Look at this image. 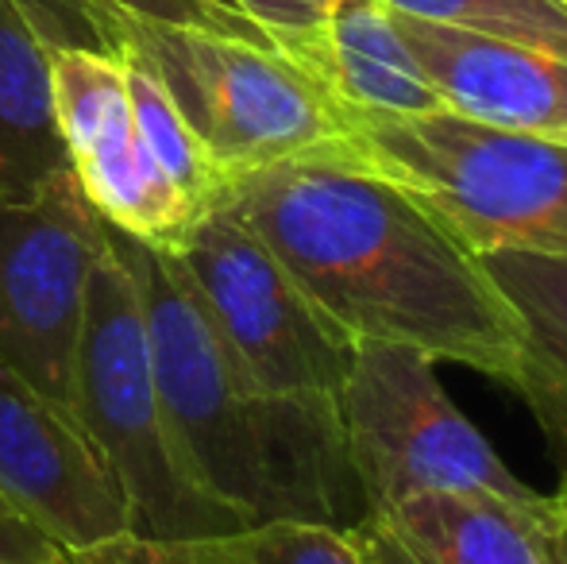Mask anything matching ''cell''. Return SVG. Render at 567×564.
Returning a JSON list of instances; mask_svg holds the SVG:
<instances>
[{
  "label": "cell",
  "mask_w": 567,
  "mask_h": 564,
  "mask_svg": "<svg viewBox=\"0 0 567 564\" xmlns=\"http://www.w3.org/2000/svg\"><path fill=\"white\" fill-rule=\"evenodd\" d=\"M225 205L351 340L402 345L509 387L522 321L506 294L444 221L351 151L231 178Z\"/></svg>",
  "instance_id": "cell-1"
},
{
  "label": "cell",
  "mask_w": 567,
  "mask_h": 564,
  "mask_svg": "<svg viewBox=\"0 0 567 564\" xmlns=\"http://www.w3.org/2000/svg\"><path fill=\"white\" fill-rule=\"evenodd\" d=\"M132 275L166 425L189 475L259 522H324L351 530L367 514L337 402L278 399L251 383L174 252L105 225Z\"/></svg>",
  "instance_id": "cell-2"
},
{
  "label": "cell",
  "mask_w": 567,
  "mask_h": 564,
  "mask_svg": "<svg viewBox=\"0 0 567 564\" xmlns=\"http://www.w3.org/2000/svg\"><path fill=\"white\" fill-rule=\"evenodd\" d=\"M74 418L113 468L135 545L202 542L247 526L189 475L174 444L151 371L140 294L109 248V236L85 283Z\"/></svg>",
  "instance_id": "cell-3"
},
{
  "label": "cell",
  "mask_w": 567,
  "mask_h": 564,
  "mask_svg": "<svg viewBox=\"0 0 567 564\" xmlns=\"http://www.w3.org/2000/svg\"><path fill=\"white\" fill-rule=\"evenodd\" d=\"M351 155L410 189L475 256L567 252V143L455 113L348 116Z\"/></svg>",
  "instance_id": "cell-4"
},
{
  "label": "cell",
  "mask_w": 567,
  "mask_h": 564,
  "mask_svg": "<svg viewBox=\"0 0 567 564\" xmlns=\"http://www.w3.org/2000/svg\"><path fill=\"white\" fill-rule=\"evenodd\" d=\"M120 51L166 85L225 182L351 151L343 109L278 47L120 16Z\"/></svg>",
  "instance_id": "cell-5"
},
{
  "label": "cell",
  "mask_w": 567,
  "mask_h": 564,
  "mask_svg": "<svg viewBox=\"0 0 567 564\" xmlns=\"http://www.w3.org/2000/svg\"><path fill=\"white\" fill-rule=\"evenodd\" d=\"M337 410L367 514L425 491L540 495L502 464L494 444L444 394L433 360L413 348L359 340Z\"/></svg>",
  "instance_id": "cell-6"
},
{
  "label": "cell",
  "mask_w": 567,
  "mask_h": 564,
  "mask_svg": "<svg viewBox=\"0 0 567 564\" xmlns=\"http://www.w3.org/2000/svg\"><path fill=\"white\" fill-rule=\"evenodd\" d=\"M174 256L259 391L337 402L359 340L301 290L231 205L205 213Z\"/></svg>",
  "instance_id": "cell-7"
},
{
  "label": "cell",
  "mask_w": 567,
  "mask_h": 564,
  "mask_svg": "<svg viewBox=\"0 0 567 564\" xmlns=\"http://www.w3.org/2000/svg\"><path fill=\"white\" fill-rule=\"evenodd\" d=\"M105 248L74 174L31 202H0V363L74 414L85 283Z\"/></svg>",
  "instance_id": "cell-8"
},
{
  "label": "cell",
  "mask_w": 567,
  "mask_h": 564,
  "mask_svg": "<svg viewBox=\"0 0 567 564\" xmlns=\"http://www.w3.org/2000/svg\"><path fill=\"white\" fill-rule=\"evenodd\" d=\"M51 82L59 136L85 202L116 233L178 252L202 217L147 151L120 54L54 47Z\"/></svg>",
  "instance_id": "cell-9"
},
{
  "label": "cell",
  "mask_w": 567,
  "mask_h": 564,
  "mask_svg": "<svg viewBox=\"0 0 567 564\" xmlns=\"http://www.w3.org/2000/svg\"><path fill=\"white\" fill-rule=\"evenodd\" d=\"M0 499L62 550L101 553L127 537L120 483L70 410L0 363Z\"/></svg>",
  "instance_id": "cell-10"
},
{
  "label": "cell",
  "mask_w": 567,
  "mask_h": 564,
  "mask_svg": "<svg viewBox=\"0 0 567 564\" xmlns=\"http://www.w3.org/2000/svg\"><path fill=\"white\" fill-rule=\"evenodd\" d=\"M394 20L449 113L567 143V59L413 16Z\"/></svg>",
  "instance_id": "cell-11"
},
{
  "label": "cell",
  "mask_w": 567,
  "mask_h": 564,
  "mask_svg": "<svg viewBox=\"0 0 567 564\" xmlns=\"http://www.w3.org/2000/svg\"><path fill=\"white\" fill-rule=\"evenodd\" d=\"M355 526L394 564H567L553 495L425 491Z\"/></svg>",
  "instance_id": "cell-12"
},
{
  "label": "cell",
  "mask_w": 567,
  "mask_h": 564,
  "mask_svg": "<svg viewBox=\"0 0 567 564\" xmlns=\"http://www.w3.org/2000/svg\"><path fill=\"white\" fill-rule=\"evenodd\" d=\"M343 116H425L444 113L441 93L405 47L398 20L379 0H337L313 39L293 47Z\"/></svg>",
  "instance_id": "cell-13"
},
{
  "label": "cell",
  "mask_w": 567,
  "mask_h": 564,
  "mask_svg": "<svg viewBox=\"0 0 567 564\" xmlns=\"http://www.w3.org/2000/svg\"><path fill=\"white\" fill-rule=\"evenodd\" d=\"M70 178L54 121L51 47L16 0H0V202H31Z\"/></svg>",
  "instance_id": "cell-14"
},
{
  "label": "cell",
  "mask_w": 567,
  "mask_h": 564,
  "mask_svg": "<svg viewBox=\"0 0 567 564\" xmlns=\"http://www.w3.org/2000/svg\"><path fill=\"white\" fill-rule=\"evenodd\" d=\"M478 259L522 321L509 391L533 410L556 457L567 460V252H486Z\"/></svg>",
  "instance_id": "cell-15"
},
{
  "label": "cell",
  "mask_w": 567,
  "mask_h": 564,
  "mask_svg": "<svg viewBox=\"0 0 567 564\" xmlns=\"http://www.w3.org/2000/svg\"><path fill=\"white\" fill-rule=\"evenodd\" d=\"M135 564H371L355 534L324 522H259L202 542L135 545Z\"/></svg>",
  "instance_id": "cell-16"
},
{
  "label": "cell",
  "mask_w": 567,
  "mask_h": 564,
  "mask_svg": "<svg viewBox=\"0 0 567 564\" xmlns=\"http://www.w3.org/2000/svg\"><path fill=\"white\" fill-rule=\"evenodd\" d=\"M120 62H124L127 98H132V113L143 140H147V151L163 166L166 178L174 182V189L186 197L189 209L197 217H205V213L225 202V189H228L225 174L213 166L209 151L202 147V140L194 136V129L178 113L166 85L151 74L147 62H140L132 51H120Z\"/></svg>",
  "instance_id": "cell-17"
},
{
  "label": "cell",
  "mask_w": 567,
  "mask_h": 564,
  "mask_svg": "<svg viewBox=\"0 0 567 564\" xmlns=\"http://www.w3.org/2000/svg\"><path fill=\"white\" fill-rule=\"evenodd\" d=\"M390 12L567 59V0H379Z\"/></svg>",
  "instance_id": "cell-18"
},
{
  "label": "cell",
  "mask_w": 567,
  "mask_h": 564,
  "mask_svg": "<svg viewBox=\"0 0 567 564\" xmlns=\"http://www.w3.org/2000/svg\"><path fill=\"white\" fill-rule=\"evenodd\" d=\"M31 28L51 47L120 54V16L101 0H16Z\"/></svg>",
  "instance_id": "cell-19"
},
{
  "label": "cell",
  "mask_w": 567,
  "mask_h": 564,
  "mask_svg": "<svg viewBox=\"0 0 567 564\" xmlns=\"http://www.w3.org/2000/svg\"><path fill=\"white\" fill-rule=\"evenodd\" d=\"M116 16L143 23H163V28H194V31H217V35L255 39V43H270L275 39L236 4V0H101Z\"/></svg>",
  "instance_id": "cell-20"
},
{
  "label": "cell",
  "mask_w": 567,
  "mask_h": 564,
  "mask_svg": "<svg viewBox=\"0 0 567 564\" xmlns=\"http://www.w3.org/2000/svg\"><path fill=\"white\" fill-rule=\"evenodd\" d=\"M236 4L275 39L278 51L290 54L293 47H301L321 31L337 0H236Z\"/></svg>",
  "instance_id": "cell-21"
},
{
  "label": "cell",
  "mask_w": 567,
  "mask_h": 564,
  "mask_svg": "<svg viewBox=\"0 0 567 564\" xmlns=\"http://www.w3.org/2000/svg\"><path fill=\"white\" fill-rule=\"evenodd\" d=\"M78 561H82L78 553L62 550L35 522H28L16 506H8L0 499V564H78Z\"/></svg>",
  "instance_id": "cell-22"
},
{
  "label": "cell",
  "mask_w": 567,
  "mask_h": 564,
  "mask_svg": "<svg viewBox=\"0 0 567 564\" xmlns=\"http://www.w3.org/2000/svg\"><path fill=\"white\" fill-rule=\"evenodd\" d=\"M82 564H135V545L120 542V545H109V550H101V553H85Z\"/></svg>",
  "instance_id": "cell-23"
},
{
  "label": "cell",
  "mask_w": 567,
  "mask_h": 564,
  "mask_svg": "<svg viewBox=\"0 0 567 564\" xmlns=\"http://www.w3.org/2000/svg\"><path fill=\"white\" fill-rule=\"evenodd\" d=\"M556 503V519H560V545H564V561H567V460H564V480L553 495Z\"/></svg>",
  "instance_id": "cell-24"
},
{
  "label": "cell",
  "mask_w": 567,
  "mask_h": 564,
  "mask_svg": "<svg viewBox=\"0 0 567 564\" xmlns=\"http://www.w3.org/2000/svg\"><path fill=\"white\" fill-rule=\"evenodd\" d=\"M351 534H355L359 550H363V553H367V561H371V564H394V561H390V557H386V553H382V550H379V545H374V542H371V537H367V534H363V530H359V526H351Z\"/></svg>",
  "instance_id": "cell-25"
},
{
  "label": "cell",
  "mask_w": 567,
  "mask_h": 564,
  "mask_svg": "<svg viewBox=\"0 0 567 564\" xmlns=\"http://www.w3.org/2000/svg\"><path fill=\"white\" fill-rule=\"evenodd\" d=\"M78 564H82V561H78Z\"/></svg>",
  "instance_id": "cell-26"
},
{
  "label": "cell",
  "mask_w": 567,
  "mask_h": 564,
  "mask_svg": "<svg viewBox=\"0 0 567 564\" xmlns=\"http://www.w3.org/2000/svg\"><path fill=\"white\" fill-rule=\"evenodd\" d=\"M132 545H135V542H132Z\"/></svg>",
  "instance_id": "cell-27"
}]
</instances>
